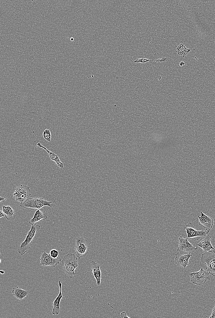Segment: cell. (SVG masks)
<instances>
[{"instance_id":"obj_18","label":"cell","mask_w":215,"mask_h":318,"mask_svg":"<svg viewBox=\"0 0 215 318\" xmlns=\"http://www.w3.org/2000/svg\"><path fill=\"white\" fill-rule=\"evenodd\" d=\"M2 208V211L5 214V218L8 220H14L16 216L14 209L9 205H3Z\"/></svg>"},{"instance_id":"obj_17","label":"cell","mask_w":215,"mask_h":318,"mask_svg":"<svg viewBox=\"0 0 215 318\" xmlns=\"http://www.w3.org/2000/svg\"><path fill=\"white\" fill-rule=\"evenodd\" d=\"M37 146L44 149L49 154L50 159L54 161L59 167L62 169L64 167V164L60 161V158L57 155L48 150L46 147L42 145L39 142H38L37 144Z\"/></svg>"},{"instance_id":"obj_20","label":"cell","mask_w":215,"mask_h":318,"mask_svg":"<svg viewBox=\"0 0 215 318\" xmlns=\"http://www.w3.org/2000/svg\"><path fill=\"white\" fill-rule=\"evenodd\" d=\"M177 52L179 56L185 57L191 51L190 49L187 48L185 45L184 43H181L177 47Z\"/></svg>"},{"instance_id":"obj_7","label":"cell","mask_w":215,"mask_h":318,"mask_svg":"<svg viewBox=\"0 0 215 318\" xmlns=\"http://www.w3.org/2000/svg\"><path fill=\"white\" fill-rule=\"evenodd\" d=\"M184 229L187 234V237L191 240H198L203 237L209 233L210 231L206 230H197L193 224L189 222L186 225Z\"/></svg>"},{"instance_id":"obj_14","label":"cell","mask_w":215,"mask_h":318,"mask_svg":"<svg viewBox=\"0 0 215 318\" xmlns=\"http://www.w3.org/2000/svg\"><path fill=\"white\" fill-rule=\"evenodd\" d=\"M48 213L43 209H38L35 212L34 216L29 221L28 223L31 225L34 224L38 221L47 220L48 218Z\"/></svg>"},{"instance_id":"obj_6","label":"cell","mask_w":215,"mask_h":318,"mask_svg":"<svg viewBox=\"0 0 215 318\" xmlns=\"http://www.w3.org/2000/svg\"><path fill=\"white\" fill-rule=\"evenodd\" d=\"M88 241L82 237L76 238L75 245V253L79 259L85 257L88 253Z\"/></svg>"},{"instance_id":"obj_30","label":"cell","mask_w":215,"mask_h":318,"mask_svg":"<svg viewBox=\"0 0 215 318\" xmlns=\"http://www.w3.org/2000/svg\"><path fill=\"white\" fill-rule=\"evenodd\" d=\"M0 272L2 274H4L5 273L4 271H0Z\"/></svg>"},{"instance_id":"obj_11","label":"cell","mask_w":215,"mask_h":318,"mask_svg":"<svg viewBox=\"0 0 215 318\" xmlns=\"http://www.w3.org/2000/svg\"><path fill=\"white\" fill-rule=\"evenodd\" d=\"M192 255L190 253L178 252L175 254V264L185 269L188 265V261Z\"/></svg>"},{"instance_id":"obj_3","label":"cell","mask_w":215,"mask_h":318,"mask_svg":"<svg viewBox=\"0 0 215 318\" xmlns=\"http://www.w3.org/2000/svg\"><path fill=\"white\" fill-rule=\"evenodd\" d=\"M41 227L36 223L32 224L31 228L28 232L26 238L19 246L17 252L21 255L24 254L30 249L34 237L40 230Z\"/></svg>"},{"instance_id":"obj_25","label":"cell","mask_w":215,"mask_h":318,"mask_svg":"<svg viewBox=\"0 0 215 318\" xmlns=\"http://www.w3.org/2000/svg\"><path fill=\"white\" fill-rule=\"evenodd\" d=\"M0 202H4L6 200V198L2 194H0Z\"/></svg>"},{"instance_id":"obj_21","label":"cell","mask_w":215,"mask_h":318,"mask_svg":"<svg viewBox=\"0 0 215 318\" xmlns=\"http://www.w3.org/2000/svg\"><path fill=\"white\" fill-rule=\"evenodd\" d=\"M43 135L44 139L50 142L51 140V132L49 129H46L43 132Z\"/></svg>"},{"instance_id":"obj_24","label":"cell","mask_w":215,"mask_h":318,"mask_svg":"<svg viewBox=\"0 0 215 318\" xmlns=\"http://www.w3.org/2000/svg\"><path fill=\"white\" fill-rule=\"evenodd\" d=\"M167 61V59L166 57H163L161 59H159L156 60L154 61V62H156L158 63H160L163 61Z\"/></svg>"},{"instance_id":"obj_29","label":"cell","mask_w":215,"mask_h":318,"mask_svg":"<svg viewBox=\"0 0 215 318\" xmlns=\"http://www.w3.org/2000/svg\"><path fill=\"white\" fill-rule=\"evenodd\" d=\"M185 64V62L183 61H181L179 63V65L180 66H182Z\"/></svg>"},{"instance_id":"obj_4","label":"cell","mask_w":215,"mask_h":318,"mask_svg":"<svg viewBox=\"0 0 215 318\" xmlns=\"http://www.w3.org/2000/svg\"><path fill=\"white\" fill-rule=\"evenodd\" d=\"M201 261L206 265V271L215 276V251L213 250L205 252L201 255Z\"/></svg>"},{"instance_id":"obj_15","label":"cell","mask_w":215,"mask_h":318,"mask_svg":"<svg viewBox=\"0 0 215 318\" xmlns=\"http://www.w3.org/2000/svg\"><path fill=\"white\" fill-rule=\"evenodd\" d=\"M60 289L59 293L57 296L52 303L53 306L52 314L54 315H58L60 313V306L61 300L63 298L62 293V283L60 281H58Z\"/></svg>"},{"instance_id":"obj_31","label":"cell","mask_w":215,"mask_h":318,"mask_svg":"<svg viewBox=\"0 0 215 318\" xmlns=\"http://www.w3.org/2000/svg\"><path fill=\"white\" fill-rule=\"evenodd\" d=\"M214 42H215V40H214Z\"/></svg>"},{"instance_id":"obj_9","label":"cell","mask_w":215,"mask_h":318,"mask_svg":"<svg viewBox=\"0 0 215 318\" xmlns=\"http://www.w3.org/2000/svg\"><path fill=\"white\" fill-rule=\"evenodd\" d=\"M179 246L177 251L178 252H186L190 253L194 252L197 248L195 244H191L188 241L187 237H183L181 236L178 238Z\"/></svg>"},{"instance_id":"obj_10","label":"cell","mask_w":215,"mask_h":318,"mask_svg":"<svg viewBox=\"0 0 215 318\" xmlns=\"http://www.w3.org/2000/svg\"><path fill=\"white\" fill-rule=\"evenodd\" d=\"M40 260L41 265L54 267L59 264L61 260L59 256L57 258H53L51 257L49 254L44 252L41 254Z\"/></svg>"},{"instance_id":"obj_27","label":"cell","mask_w":215,"mask_h":318,"mask_svg":"<svg viewBox=\"0 0 215 318\" xmlns=\"http://www.w3.org/2000/svg\"><path fill=\"white\" fill-rule=\"evenodd\" d=\"M121 317L122 318H130V317L128 316L126 312H123L121 313Z\"/></svg>"},{"instance_id":"obj_19","label":"cell","mask_w":215,"mask_h":318,"mask_svg":"<svg viewBox=\"0 0 215 318\" xmlns=\"http://www.w3.org/2000/svg\"><path fill=\"white\" fill-rule=\"evenodd\" d=\"M12 292L16 299L20 300L27 296L29 294L28 290L23 289L18 287H13Z\"/></svg>"},{"instance_id":"obj_1","label":"cell","mask_w":215,"mask_h":318,"mask_svg":"<svg viewBox=\"0 0 215 318\" xmlns=\"http://www.w3.org/2000/svg\"><path fill=\"white\" fill-rule=\"evenodd\" d=\"M77 257L74 254L69 253L64 256L62 260L63 271L67 275L74 276L76 275L75 270L78 266Z\"/></svg>"},{"instance_id":"obj_2","label":"cell","mask_w":215,"mask_h":318,"mask_svg":"<svg viewBox=\"0 0 215 318\" xmlns=\"http://www.w3.org/2000/svg\"><path fill=\"white\" fill-rule=\"evenodd\" d=\"M52 202L48 201L44 198L37 197L28 198L24 202L20 203V206L26 209L34 210L41 209L44 206L52 207Z\"/></svg>"},{"instance_id":"obj_13","label":"cell","mask_w":215,"mask_h":318,"mask_svg":"<svg viewBox=\"0 0 215 318\" xmlns=\"http://www.w3.org/2000/svg\"><path fill=\"white\" fill-rule=\"evenodd\" d=\"M196 245L197 247L201 248L204 252L214 250L211 242V237L210 235H206L201 238L196 242Z\"/></svg>"},{"instance_id":"obj_23","label":"cell","mask_w":215,"mask_h":318,"mask_svg":"<svg viewBox=\"0 0 215 318\" xmlns=\"http://www.w3.org/2000/svg\"><path fill=\"white\" fill-rule=\"evenodd\" d=\"M149 61H154L151 60H150L147 58H141L139 59H137L134 61V62L135 63H144Z\"/></svg>"},{"instance_id":"obj_5","label":"cell","mask_w":215,"mask_h":318,"mask_svg":"<svg viewBox=\"0 0 215 318\" xmlns=\"http://www.w3.org/2000/svg\"><path fill=\"white\" fill-rule=\"evenodd\" d=\"M210 274L208 272L205 270L202 267L198 271L188 274L191 282L198 285L203 284L207 280H210Z\"/></svg>"},{"instance_id":"obj_22","label":"cell","mask_w":215,"mask_h":318,"mask_svg":"<svg viewBox=\"0 0 215 318\" xmlns=\"http://www.w3.org/2000/svg\"><path fill=\"white\" fill-rule=\"evenodd\" d=\"M49 254L51 257L53 258H56L59 257L58 251L55 249L51 250Z\"/></svg>"},{"instance_id":"obj_28","label":"cell","mask_w":215,"mask_h":318,"mask_svg":"<svg viewBox=\"0 0 215 318\" xmlns=\"http://www.w3.org/2000/svg\"><path fill=\"white\" fill-rule=\"evenodd\" d=\"M0 218H2V217H5V214H4V213H3V212L1 210H0Z\"/></svg>"},{"instance_id":"obj_8","label":"cell","mask_w":215,"mask_h":318,"mask_svg":"<svg viewBox=\"0 0 215 318\" xmlns=\"http://www.w3.org/2000/svg\"><path fill=\"white\" fill-rule=\"evenodd\" d=\"M31 195V190L29 186L23 185L17 187L15 189L13 197L16 201L22 203Z\"/></svg>"},{"instance_id":"obj_26","label":"cell","mask_w":215,"mask_h":318,"mask_svg":"<svg viewBox=\"0 0 215 318\" xmlns=\"http://www.w3.org/2000/svg\"><path fill=\"white\" fill-rule=\"evenodd\" d=\"M209 318H215V305L213 307L211 312V315L209 317Z\"/></svg>"},{"instance_id":"obj_16","label":"cell","mask_w":215,"mask_h":318,"mask_svg":"<svg viewBox=\"0 0 215 318\" xmlns=\"http://www.w3.org/2000/svg\"><path fill=\"white\" fill-rule=\"evenodd\" d=\"M92 269L91 271L97 280V284L99 286L100 284L101 278V272L100 269V265L99 264L92 261L91 262Z\"/></svg>"},{"instance_id":"obj_12","label":"cell","mask_w":215,"mask_h":318,"mask_svg":"<svg viewBox=\"0 0 215 318\" xmlns=\"http://www.w3.org/2000/svg\"><path fill=\"white\" fill-rule=\"evenodd\" d=\"M199 219V224L206 231H210L213 225V219L201 212V216H197Z\"/></svg>"}]
</instances>
